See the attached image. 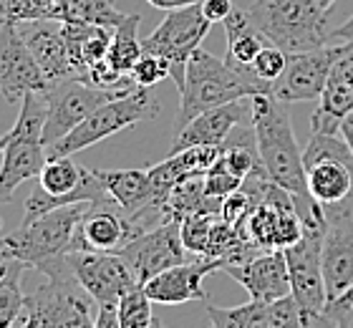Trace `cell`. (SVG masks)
Here are the masks:
<instances>
[{
  "instance_id": "1",
  "label": "cell",
  "mask_w": 353,
  "mask_h": 328,
  "mask_svg": "<svg viewBox=\"0 0 353 328\" xmlns=\"http://www.w3.org/2000/svg\"><path fill=\"white\" fill-rule=\"evenodd\" d=\"M272 84L258 79L250 68H235L214 53L197 48L187 61L184 86L179 88V111L174 119V134L190 124L202 111L230 102L270 94Z\"/></svg>"
},
{
  "instance_id": "2",
  "label": "cell",
  "mask_w": 353,
  "mask_h": 328,
  "mask_svg": "<svg viewBox=\"0 0 353 328\" xmlns=\"http://www.w3.org/2000/svg\"><path fill=\"white\" fill-rule=\"evenodd\" d=\"M250 119L268 180L290 192L295 202L313 200L305 184L303 149L295 139L288 104L278 102L272 94L250 96Z\"/></svg>"
},
{
  "instance_id": "3",
  "label": "cell",
  "mask_w": 353,
  "mask_h": 328,
  "mask_svg": "<svg viewBox=\"0 0 353 328\" xmlns=\"http://www.w3.org/2000/svg\"><path fill=\"white\" fill-rule=\"evenodd\" d=\"M46 280L26 298L13 328H94L99 303L71 273L66 255L41 265Z\"/></svg>"
},
{
  "instance_id": "4",
  "label": "cell",
  "mask_w": 353,
  "mask_h": 328,
  "mask_svg": "<svg viewBox=\"0 0 353 328\" xmlns=\"http://www.w3.org/2000/svg\"><path fill=\"white\" fill-rule=\"evenodd\" d=\"M248 13L270 46L285 53L313 51L331 44V10L318 0H255Z\"/></svg>"
},
{
  "instance_id": "5",
  "label": "cell",
  "mask_w": 353,
  "mask_h": 328,
  "mask_svg": "<svg viewBox=\"0 0 353 328\" xmlns=\"http://www.w3.org/2000/svg\"><path fill=\"white\" fill-rule=\"evenodd\" d=\"M86 202L63 204L36 220H23L15 233L0 238V262L21 260L30 270L76 250V230Z\"/></svg>"
},
{
  "instance_id": "6",
  "label": "cell",
  "mask_w": 353,
  "mask_h": 328,
  "mask_svg": "<svg viewBox=\"0 0 353 328\" xmlns=\"http://www.w3.org/2000/svg\"><path fill=\"white\" fill-rule=\"evenodd\" d=\"M157 114H159V102L154 99V94L144 86H134L129 94L101 104L76 129H71L59 142H53L48 146V160L74 157V154L83 152L88 146H94L99 142H103V139L119 134L121 129H129V126H137L141 122L154 119Z\"/></svg>"
},
{
  "instance_id": "7",
  "label": "cell",
  "mask_w": 353,
  "mask_h": 328,
  "mask_svg": "<svg viewBox=\"0 0 353 328\" xmlns=\"http://www.w3.org/2000/svg\"><path fill=\"white\" fill-rule=\"evenodd\" d=\"M308 195L321 207L343 202L353 192V152L341 134L313 131L303 149Z\"/></svg>"
},
{
  "instance_id": "8",
  "label": "cell",
  "mask_w": 353,
  "mask_h": 328,
  "mask_svg": "<svg viewBox=\"0 0 353 328\" xmlns=\"http://www.w3.org/2000/svg\"><path fill=\"white\" fill-rule=\"evenodd\" d=\"M210 28H212V23L202 13V6L192 3V6L176 8V10H167V18L141 41V48L167 61L170 76L174 79L176 88H182L187 61L202 46Z\"/></svg>"
},
{
  "instance_id": "9",
  "label": "cell",
  "mask_w": 353,
  "mask_h": 328,
  "mask_svg": "<svg viewBox=\"0 0 353 328\" xmlns=\"http://www.w3.org/2000/svg\"><path fill=\"white\" fill-rule=\"evenodd\" d=\"M129 88H101L94 86L86 79H66L53 84L48 91H43L46 106H48V119H46L43 142L51 146L61 137H66L68 131L76 129L83 119H88L101 104L119 99V96L129 94Z\"/></svg>"
},
{
  "instance_id": "10",
  "label": "cell",
  "mask_w": 353,
  "mask_h": 328,
  "mask_svg": "<svg viewBox=\"0 0 353 328\" xmlns=\"http://www.w3.org/2000/svg\"><path fill=\"white\" fill-rule=\"evenodd\" d=\"M66 262L76 280L94 296L99 306H119V300L139 285L134 270L121 258V253L71 250Z\"/></svg>"
},
{
  "instance_id": "11",
  "label": "cell",
  "mask_w": 353,
  "mask_h": 328,
  "mask_svg": "<svg viewBox=\"0 0 353 328\" xmlns=\"http://www.w3.org/2000/svg\"><path fill=\"white\" fill-rule=\"evenodd\" d=\"M323 227H305L303 238L285 248L290 293L303 311L321 313L328 306V291L323 278Z\"/></svg>"
},
{
  "instance_id": "12",
  "label": "cell",
  "mask_w": 353,
  "mask_h": 328,
  "mask_svg": "<svg viewBox=\"0 0 353 328\" xmlns=\"http://www.w3.org/2000/svg\"><path fill=\"white\" fill-rule=\"evenodd\" d=\"M323 278L328 303L353 285V192L339 204L323 207Z\"/></svg>"
},
{
  "instance_id": "13",
  "label": "cell",
  "mask_w": 353,
  "mask_h": 328,
  "mask_svg": "<svg viewBox=\"0 0 353 328\" xmlns=\"http://www.w3.org/2000/svg\"><path fill=\"white\" fill-rule=\"evenodd\" d=\"M121 258L129 262V268L134 270V276L144 285L149 278H154L157 273H162L167 268H174L179 262L192 260L190 250L184 248L182 242V230H179V220H164L157 227L141 233L139 238H134L126 248L119 250Z\"/></svg>"
},
{
  "instance_id": "14",
  "label": "cell",
  "mask_w": 353,
  "mask_h": 328,
  "mask_svg": "<svg viewBox=\"0 0 353 328\" xmlns=\"http://www.w3.org/2000/svg\"><path fill=\"white\" fill-rule=\"evenodd\" d=\"M48 81L38 68L21 26L0 21V94L8 104H21V99L30 91L43 94L48 91Z\"/></svg>"
},
{
  "instance_id": "15",
  "label": "cell",
  "mask_w": 353,
  "mask_h": 328,
  "mask_svg": "<svg viewBox=\"0 0 353 328\" xmlns=\"http://www.w3.org/2000/svg\"><path fill=\"white\" fill-rule=\"evenodd\" d=\"M336 53H339V44H328L303 53H288L285 71L272 81L270 94L278 102L285 104L321 99L325 81H328V73H331V66L336 61Z\"/></svg>"
},
{
  "instance_id": "16",
  "label": "cell",
  "mask_w": 353,
  "mask_h": 328,
  "mask_svg": "<svg viewBox=\"0 0 353 328\" xmlns=\"http://www.w3.org/2000/svg\"><path fill=\"white\" fill-rule=\"evenodd\" d=\"M144 233L114 200L106 202H86L76 230V250H99V253H119L134 238Z\"/></svg>"
},
{
  "instance_id": "17",
  "label": "cell",
  "mask_w": 353,
  "mask_h": 328,
  "mask_svg": "<svg viewBox=\"0 0 353 328\" xmlns=\"http://www.w3.org/2000/svg\"><path fill=\"white\" fill-rule=\"evenodd\" d=\"M353 111V41H341L336 61L316 111L310 114V129L323 134H341L343 119Z\"/></svg>"
},
{
  "instance_id": "18",
  "label": "cell",
  "mask_w": 353,
  "mask_h": 328,
  "mask_svg": "<svg viewBox=\"0 0 353 328\" xmlns=\"http://www.w3.org/2000/svg\"><path fill=\"white\" fill-rule=\"evenodd\" d=\"M230 278L243 285L250 300L275 303L290 296V273H288L285 250H263L243 262L222 265Z\"/></svg>"
},
{
  "instance_id": "19",
  "label": "cell",
  "mask_w": 353,
  "mask_h": 328,
  "mask_svg": "<svg viewBox=\"0 0 353 328\" xmlns=\"http://www.w3.org/2000/svg\"><path fill=\"white\" fill-rule=\"evenodd\" d=\"M222 270V260L212 258H192L187 262H179L174 268H167L149 278L144 283V291L152 298V303H164V306H179L190 300L205 298L202 280Z\"/></svg>"
},
{
  "instance_id": "20",
  "label": "cell",
  "mask_w": 353,
  "mask_h": 328,
  "mask_svg": "<svg viewBox=\"0 0 353 328\" xmlns=\"http://www.w3.org/2000/svg\"><path fill=\"white\" fill-rule=\"evenodd\" d=\"M48 162V146L41 139L21 137L8 131V146L0 164V207L15 197V190L33 177H41Z\"/></svg>"
},
{
  "instance_id": "21",
  "label": "cell",
  "mask_w": 353,
  "mask_h": 328,
  "mask_svg": "<svg viewBox=\"0 0 353 328\" xmlns=\"http://www.w3.org/2000/svg\"><path fill=\"white\" fill-rule=\"evenodd\" d=\"M23 26L26 28L21 33L26 38V46L30 48L38 68L43 71L46 81L51 86L59 84V81L79 79L74 66H71V59H68V48L66 41H63V33H61L59 21H33L23 23Z\"/></svg>"
},
{
  "instance_id": "22",
  "label": "cell",
  "mask_w": 353,
  "mask_h": 328,
  "mask_svg": "<svg viewBox=\"0 0 353 328\" xmlns=\"http://www.w3.org/2000/svg\"><path fill=\"white\" fill-rule=\"evenodd\" d=\"M245 106L243 99L240 102H230L222 104V106H214V109L202 111L199 117H194L190 124L179 129L174 134V144H172V154L182 152L187 146H220L225 139L230 137V131L235 126L243 124L245 119Z\"/></svg>"
},
{
  "instance_id": "23",
  "label": "cell",
  "mask_w": 353,
  "mask_h": 328,
  "mask_svg": "<svg viewBox=\"0 0 353 328\" xmlns=\"http://www.w3.org/2000/svg\"><path fill=\"white\" fill-rule=\"evenodd\" d=\"M61 33L66 41L68 59L79 79H86L91 66L106 59L114 30L101 26H83V23H61Z\"/></svg>"
},
{
  "instance_id": "24",
  "label": "cell",
  "mask_w": 353,
  "mask_h": 328,
  "mask_svg": "<svg viewBox=\"0 0 353 328\" xmlns=\"http://www.w3.org/2000/svg\"><path fill=\"white\" fill-rule=\"evenodd\" d=\"M225 26V38H228V61L235 68H250L255 56L265 48L263 33L255 28V23L250 21V13L243 8H232V13L222 21Z\"/></svg>"
},
{
  "instance_id": "25",
  "label": "cell",
  "mask_w": 353,
  "mask_h": 328,
  "mask_svg": "<svg viewBox=\"0 0 353 328\" xmlns=\"http://www.w3.org/2000/svg\"><path fill=\"white\" fill-rule=\"evenodd\" d=\"M117 0H61L53 10L51 21L59 23H83V26H101V28H117L124 21Z\"/></svg>"
},
{
  "instance_id": "26",
  "label": "cell",
  "mask_w": 353,
  "mask_h": 328,
  "mask_svg": "<svg viewBox=\"0 0 353 328\" xmlns=\"http://www.w3.org/2000/svg\"><path fill=\"white\" fill-rule=\"evenodd\" d=\"M139 26H141V15L139 13H126V18L114 28V36H111L109 53H106V61L114 66V71H119L121 76H129L134 68V64L141 59V41H139Z\"/></svg>"
},
{
  "instance_id": "27",
  "label": "cell",
  "mask_w": 353,
  "mask_h": 328,
  "mask_svg": "<svg viewBox=\"0 0 353 328\" xmlns=\"http://www.w3.org/2000/svg\"><path fill=\"white\" fill-rule=\"evenodd\" d=\"M28 265L21 260L0 262V328H13L26 308V293H23V276L28 273Z\"/></svg>"
},
{
  "instance_id": "28",
  "label": "cell",
  "mask_w": 353,
  "mask_h": 328,
  "mask_svg": "<svg viewBox=\"0 0 353 328\" xmlns=\"http://www.w3.org/2000/svg\"><path fill=\"white\" fill-rule=\"evenodd\" d=\"M207 328H268L270 326V303L248 300L235 308L207 306Z\"/></svg>"
},
{
  "instance_id": "29",
  "label": "cell",
  "mask_w": 353,
  "mask_h": 328,
  "mask_svg": "<svg viewBox=\"0 0 353 328\" xmlns=\"http://www.w3.org/2000/svg\"><path fill=\"white\" fill-rule=\"evenodd\" d=\"M154 311L144 285H137L119 300V328H152Z\"/></svg>"
},
{
  "instance_id": "30",
  "label": "cell",
  "mask_w": 353,
  "mask_h": 328,
  "mask_svg": "<svg viewBox=\"0 0 353 328\" xmlns=\"http://www.w3.org/2000/svg\"><path fill=\"white\" fill-rule=\"evenodd\" d=\"M59 3L61 0H0V21L15 23V26L51 21Z\"/></svg>"
},
{
  "instance_id": "31",
  "label": "cell",
  "mask_w": 353,
  "mask_h": 328,
  "mask_svg": "<svg viewBox=\"0 0 353 328\" xmlns=\"http://www.w3.org/2000/svg\"><path fill=\"white\" fill-rule=\"evenodd\" d=\"M214 220H217V215H212V212H194V215H187V218L179 222L182 242H184V248L190 250V255L205 258Z\"/></svg>"
},
{
  "instance_id": "32",
  "label": "cell",
  "mask_w": 353,
  "mask_h": 328,
  "mask_svg": "<svg viewBox=\"0 0 353 328\" xmlns=\"http://www.w3.org/2000/svg\"><path fill=\"white\" fill-rule=\"evenodd\" d=\"M243 187V180L237 175H232L225 164H222V160H217L212 164V169L205 175V192L207 197H212V200H225L228 195H232V192H237Z\"/></svg>"
},
{
  "instance_id": "33",
  "label": "cell",
  "mask_w": 353,
  "mask_h": 328,
  "mask_svg": "<svg viewBox=\"0 0 353 328\" xmlns=\"http://www.w3.org/2000/svg\"><path fill=\"white\" fill-rule=\"evenodd\" d=\"M132 81L137 84V86H144V88H152L157 86L162 79H167L170 76V66H167V61L159 59V56H154V53H141V59L134 64L132 68Z\"/></svg>"
},
{
  "instance_id": "34",
  "label": "cell",
  "mask_w": 353,
  "mask_h": 328,
  "mask_svg": "<svg viewBox=\"0 0 353 328\" xmlns=\"http://www.w3.org/2000/svg\"><path fill=\"white\" fill-rule=\"evenodd\" d=\"M308 313L301 308V303L293 298V293L285 298L270 303V326L268 328H305Z\"/></svg>"
},
{
  "instance_id": "35",
  "label": "cell",
  "mask_w": 353,
  "mask_h": 328,
  "mask_svg": "<svg viewBox=\"0 0 353 328\" xmlns=\"http://www.w3.org/2000/svg\"><path fill=\"white\" fill-rule=\"evenodd\" d=\"M285 61H288V53L285 51H280L278 46H265L263 51L255 56V61H252L250 71L255 73L258 79L272 84V81L278 79L280 73L285 71Z\"/></svg>"
},
{
  "instance_id": "36",
  "label": "cell",
  "mask_w": 353,
  "mask_h": 328,
  "mask_svg": "<svg viewBox=\"0 0 353 328\" xmlns=\"http://www.w3.org/2000/svg\"><path fill=\"white\" fill-rule=\"evenodd\" d=\"M199 6L210 23H222L232 13V0H199Z\"/></svg>"
},
{
  "instance_id": "37",
  "label": "cell",
  "mask_w": 353,
  "mask_h": 328,
  "mask_svg": "<svg viewBox=\"0 0 353 328\" xmlns=\"http://www.w3.org/2000/svg\"><path fill=\"white\" fill-rule=\"evenodd\" d=\"M341 41H353V15L343 26L331 30V44H341Z\"/></svg>"
},
{
  "instance_id": "38",
  "label": "cell",
  "mask_w": 353,
  "mask_h": 328,
  "mask_svg": "<svg viewBox=\"0 0 353 328\" xmlns=\"http://www.w3.org/2000/svg\"><path fill=\"white\" fill-rule=\"evenodd\" d=\"M147 3H152L159 10H176V8L192 6V3H199V0H147Z\"/></svg>"
},
{
  "instance_id": "39",
  "label": "cell",
  "mask_w": 353,
  "mask_h": 328,
  "mask_svg": "<svg viewBox=\"0 0 353 328\" xmlns=\"http://www.w3.org/2000/svg\"><path fill=\"white\" fill-rule=\"evenodd\" d=\"M341 137L346 139L348 146H351V152H353V111L343 119V124H341Z\"/></svg>"
},
{
  "instance_id": "40",
  "label": "cell",
  "mask_w": 353,
  "mask_h": 328,
  "mask_svg": "<svg viewBox=\"0 0 353 328\" xmlns=\"http://www.w3.org/2000/svg\"><path fill=\"white\" fill-rule=\"evenodd\" d=\"M331 303H333V300H331ZM339 303H346V306H351V303H353V285H351V288H348L346 293H343V296H341Z\"/></svg>"
},
{
  "instance_id": "41",
  "label": "cell",
  "mask_w": 353,
  "mask_h": 328,
  "mask_svg": "<svg viewBox=\"0 0 353 328\" xmlns=\"http://www.w3.org/2000/svg\"><path fill=\"white\" fill-rule=\"evenodd\" d=\"M6 146H8V134H3V137H0V157L6 152Z\"/></svg>"
},
{
  "instance_id": "42",
  "label": "cell",
  "mask_w": 353,
  "mask_h": 328,
  "mask_svg": "<svg viewBox=\"0 0 353 328\" xmlns=\"http://www.w3.org/2000/svg\"><path fill=\"white\" fill-rule=\"evenodd\" d=\"M318 3H321V6H323L325 10H331V8H333V3H336V0H318Z\"/></svg>"
},
{
  "instance_id": "43",
  "label": "cell",
  "mask_w": 353,
  "mask_h": 328,
  "mask_svg": "<svg viewBox=\"0 0 353 328\" xmlns=\"http://www.w3.org/2000/svg\"><path fill=\"white\" fill-rule=\"evenodd\" d=\"M152 328H167V326L162 323V318H157V316H154V323H152Z\"/></svg>"
}]
</instances>
